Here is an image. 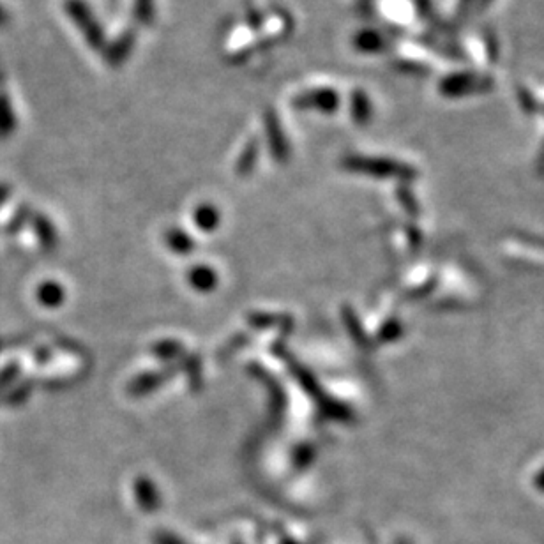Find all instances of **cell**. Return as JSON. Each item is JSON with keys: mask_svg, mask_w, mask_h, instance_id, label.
I'll return each instance as SVG.
<instances>
[{"mask_svg": "<svg viewBox=\"0 0 544 544\" xmlns=\"http://www.w3.org/2000/svg\"><path fill=\"white\" fill-rule=\"evenodd\" d=\"M133 46H135V32H124L114 45L106 48V59L110 62V66L119 68L128 61L129 55L133 52Z\"/></svg>", "mask_w": 544, "mask_h": 544, "instance_id": "cell-4", "label": "cell"}, {"mask_svg": "<svg viewBox=\"0 0 544 544\" xmlns=\"http://www.w3.org/2000/svg\"><path fill=\"white\" fill-rule=\"evenodd\" d=\"M294 106L299 110H317L322 114H333L340 106V96L334 89H317L297 96L294 99Z\"/></svg>", "mask_w": 544, "mask_h": 544, "instance_id": "cell-2", "label": "cell"}, {"mask_svg": "<svg viewBox=\"0 0 544 544\" xmlns=\"http://www.w3.org/2000/svg\"><path fill=\"white\" fill-rule=\"evenodd\" d=\"M135 16L138 23L151 25L154 22V0H135Z\"/></svg>", "mask_w": 544, "mask_h": 544, "instance_id": "cell-6", "label": "cell"}, {"mask_svg": "<svg viewBox=\"0 0 544 544\" xmlns=\"http://www.w3.org/2000/svg\"><path fill=\"white\" fill-rule=\"evenodd\" d=\"M8 22H9L8 11H6V9L0 6V27H4V25H6V23Z\"/></svg>", "mask_w": 544, "mask_h": 544, "instance_id": "cell-8", "label": "cell"}, {"mask_svg": "<svg viewBox=\"0 0 544 544\" xmlns=\"http://www.w3.org/2000/svg\"><path fill=\"white\" fill-rule=\"evenodd\" d=\"M265 131H267V138H269V144H271L274 156L278 159L287 158V136L283 133L278 115L272 110L265 114Z\"/></svg>", "mask_w": 544, "mask_h": 544, "instance_id": "cell-3", "label": "cell"}, {"mask_svg": "<svg viewBox=\"0 0 544 544\" xmlns=\"http://www.w3.org/2000/svg\"><path fill=\"white\" fill-rule=\"evenodd\" d=\"M16 115L11 101L4 94L0 96V136H6L15 129Z\"/></svg>", "mask_w": 544, "mask_h": 544, "instance_id": "cell-5", "label": "cell"}, {"mask_svg": "<svg viewBox=\"0 0 544 544\" xmlns=\"http://www.w3.org/2000/svg\"><path fill=\"white\" fill-rule=\"evenodd\" d=\"M66 13L84 34L85 41L91 45L92 50L96 52L105 50V31L89 8V4H85L84 0H66Z\"/></svg>", "mask_w": 544, "mask_h": 544, "instance_id": "cell-1", "label": "cell"}, {"mask_svg": "<svg viewBox=\"0 0 544 544\" xmlns=\"http://www.w3.org/2000/svg\"><path fill=\"white\" fill-rule=\"evenodd\" d=\"M371 108L368 105V99L364 98V94L357 92L352 98V115L356 121H366L370 117Z\"/></svg>", "mask_w": 544, "mask_h": 544, "instance_id": "cell-7", "label": "cell"}]
</instances>
